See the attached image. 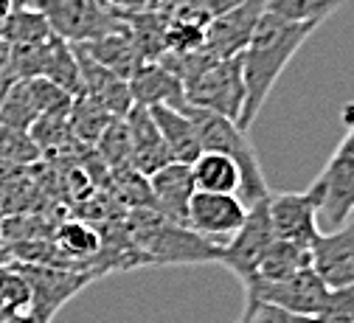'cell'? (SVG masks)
<instances>
[{"label": "cell", "instance_id": "obj_1", "mask_svg": "<svg viewBox=\"0 0 354 323\" xmlns=\"http://www.w3.org/2000/svg\"><path fill=\"white\" fill-rule=\"evenodd\" d=\"M315 23H292L264 12L256 23V31L242 51V79H245V107L239 116V127L250 129L270 99L273 87L292 57L304 48V42L313 37Z\"/></svg>", "mask_w": 354, "mask_h": 323}, {"label": "cell", "instance_id": "obj_2", "mask_svg": "<svg viewBox=\"0 0 354 323\" xmlns=\"http://www.w3.org/2000/svg\"><path fill=\"white\" fill-rule=\"evenodd\" d=\"M183 113L192 118V124L200 135L203 152H223V155L236 160V166L242 172L239 197H242L245 205H253V203H259V200H264L270 194V186H268V180H264V172H261L256 147L248 138V129H242L236 121H231L225 116H216L211 110L194 107L189 102H186Z\"/></svg>", "mask_w": 354, "mask_h": 323}, {"label": "cell", "instance_id": "obj_3", "mask_svg": "<svg viewBox=\"0 0 354 323\" xmlns=\"http://www.w3.org/2000/svg\"><path fill=\"white\" fill-rule=\"evenodd\" d=\"M138 248L141 261L149 264H219V253H223V242L205 239L186 225L163 219L160 214L141 225Z\"/></svg>", "mask_w": 354, "mask_h": 323}, {"label": "cell", "instance_id": "obj_4", "mask_svg": "<svg viewBox=\"0 0 354 323\" xmlns=\"http://www.w3.org/2000/svg\"><path fill=\"white\" fill-rule=\"evenodd\" d=\"M348 132L337 144L335 155L324 166V172L315 177L321 189V211L318 225L321 230H335L348 222L354 214V104L346 107Z\"/></svg>", "mask_w": 354, "mask_h": 323}, {"label": "cell", "instance_id": "obj_5", "mask_svg": "<svg viewBox=\"0 0 354 323\" xmlns=\"http://www.w3.org/2000/svg\"><path fill=\"white\" fill-rule=\"evenodd\" d=\"M46 17L51 31L71 45L93 42L121 26L113 3L104 0H28Z\"/></svg>", "mask_w": 354, "mask_h": 323}, {"label": "cell", "instance_id": "obj_6", "mask_svg": "<svg viewBox=\"0 0 354 323\" xmlns=\"http://www.w3.org/2000/svg\"><path fill=\"white\" fill-rule=\"evenodd\" d=\"M28 284V312H34L42 323H51L65 301H71L84 284L96 279V270H73V267H48V264H31L15 261Z\"/></svg>", "mask_w": 354, "mask_h": 323}, {"label": "cell", "instance_id": "obj_7", "mask_svg": "<svg viewBox=\"0 0 354 323\" xmlns=\"http://www.w3.org/2000/svg\"><path fill=\"white\" fill-rule=\"evenodd\" d=\"M186 102L216 116L239 121L245 107V79H242V54L211 65L192 84H186Z\"/></svg>", "mask_w": 354, "mask_h": 323}, {"label": "cell", "instance_id": "obj_8", "mask_svg": "<svg viewBox=\"0 0 354 323\" xmlns=\"http://www.w3.org/2000/svg\"><path fill=\"white\" fill-rule=\"evenodd\" d=\"M268 211L273 222L276 239L298 242L304 248H313V242L321 237L318 211H321V189L313 180L304 192H279L268 194Z\"/></svg>", "mask_w": 354, "mask_h": 323}, {"label": "cell", "instance_id": "obj_9", "mask_svg": "<svg viewBox=\"0 0 354 323\" xmlns=\"http://www.w3.org/2000/svg\"><path fill=\"white\" fill-rule=\"evenodd\" d=\"M245 301H261V304H276L281 309L298 312V315H321L329 287L313 267L298 270L290 279L281 282H261L250 279L245 282Z\"/></svg>", "mask_w": 354, "mask_h": 323}, {"label": "cell", "instance_id": "obj_10", "mask_svg": "<svg viewBox=\"0 0 354 323\" xmlns=\"http://www.w3.org/2000/svg\"><path fill=\"white\" fill-rule=\"evenodd\" d=\"M273 239H276V234H273V222H270V211H268V197H264V200L248 205V216H245L242 228L231 237V242L223 245L219 264L228 267L245 284L248 279H253L264 250L270 248Z\"/></svg>", "mask_w": 354, "mask_h": 323}, {"label": "cell", "instance_id": "obj_11", "mask_svg": "<svg viewBox=\"0 0 354 323\" xmlns=\"http://www.w3.org/2000/svg\"><path fill=\"white\" fill-rule=\"evenodd\" d=\"M261 15H264V0H242L239 6H234L231 12L214 17L205 26L203 48L214 59L239 57L248 48V42H250Z\"/></svg>", "mask_w": 354, "mask_h": 323}, {"label": "cell", "instance_id": "obj_12", "mask_svg": "<svg viewBox=\"0 0 354 323\" xmlns=\"http://www.w3.org/2000/svg\"><path fill=\"white\" fill-rule=\"evenodd\" d=\"M248 216V205L239 194H211V192H194L189 203L186 228L205 239H225L234 237Z\"/></svg>", "mask_w": 354, "mask_h": 323}, {"label": "cell", "instance_id": "obj_13", "mask_svg": "<svg viewBox=\"0 0 354 323\" xmlns=\"http://www.w3.org/2000/svg\"><path fill=\"white\" fill-rule=\"evenodd\" d=\"M313 270L326 287L354 284V214L335 230H321L313 242Z\"/></svg>", "mask_w": 354, "mask_h": 323}, {"label": "cell", "instance_id": "obj_14", "mask_svg": "<svg viewBox=\"0 0 354 323\" xmlns=\"http://www.w3.org/2000/svg\"><path fill=\"white\" fill-rule=\"evenodd\" d=\"M147 180H149V192H152V208L169 222L186 225L189 203L197 192L194 177H192V166L171 160L163 169H158L155 174H149Z\"/></svg>", "mask_w": 354, "mask_h": 323}, {"label": "cell", "instance_id": "obj_15", "mask_svg": "<svg viewBox=\"0 0 354 323\" xmlns=\"http://www.w3.org/2000/svg\"><path fill=\"white\" fill-rule=\"evenodd\" d=\"M73 54L82 71V87L87 99H93L99 107H104L113 118H124L132 110V96H129V82L121 79L118 73H113L110 68L99 65L96 59H91L84 54L82 45H73Z\"/></svg>", "mask_w": 354, "mask_h": 323}, {"label": "cell", "instance_id": "obj_16", "mask_svg": "<svg viewBox=\"0 0 354 323\" xmlns=\"http://www.w3.org/2000/svg\"><path fill=\"white\" fill-rule=\"evenodd\" d=\"M127 132H129V147H132V169L138 174L149 177L166 163H171L169 147L163 141V135L149 113V107L132 104V110L124 116Z\"/></svg>", "mask_w": 354, "mask_h": 323}, {"label": "cell", "instance_id": "obj_17", "mask_svg": "<svg viewBox=\"0 0 354 323\" xmlns=\"http://www.w3.org/2000/svg\"><path fill=\"white\" fill-rule=\"evenodd\" d=\"M127 82H129L132 104H141V107L166 104L174 110L186 107V87H183L180 76H174L160 62H144Z\"/></svg>", "mask_w": 354, "mask_h": 323}, {"label": "cell", "instance_id": "obj_18", "mask_svg": "<svg viewBox=\"0 0 354 323\" xmlns=\"http://www.w3.org/2000/svg\"><path fill=\"white\" fill-rule=\"evenodd\" d=\"M163 141L169 147V155L174 163H186L192 166L200 155H203V144H200V135L192 124V118L183 113V110H174V107H166V104H155L149 107Z\"/></svg>", "mask_w": 354, "mask_h": 323}, {"label": "cell", "instance_id": "obj_19", "mask_svg": "<svg viewBox=\"0 0 354 323\" xmlns=\"http://www.w3.org/2000/svg\"><path fill=\"white\" fill-rule=\"evenodd\" d=\"M82 48L91 59H96L99 65L110 68L121 79H129L144 65V59H141V54L136 48V39H132L129 26L124 20H121V26L115 31H110V34L93 39V42H82Z\"/></svg>", "mask_w": 354, "mask_h": 323}, {"label": "cell", "instance_id": "obj_20", "mask_svg": "<svg viewBox=\"0 0 354 323\" xmlns=\"http://www.w3.org/2000/svg\"><path fill=\"white\" fill-rule=\"evenodd\" d=\"M192 177L197 192H211V194H239L242 186V172L236 160L223 152H203L192 163Z\"/></svg>", "mask_w": 354, "mask_h": 323}, {"label": "cell", "instance_id": "obj_21", "mask_svg": "<svg viewBox=\"0 0 354 323\" xmlns=\"http://www.w3.org/2000/svg\"><path fill=\"white\" fill-rule=\"evenodd\" d=\"M313 267V248H304L298 242H287V239H273L270 248L264 250L253 279L261 282H281L290 279L298 270ZM250 282V279H248Z\"/></svg>", "mask_w": 354, "mask_h": 323}, {"label": "cell", "instance_id": "obj_22", "mask_svg": "<svg viewBox=\"0 0 354 323\" xmlns=\"http://www.w3.org/2000/svg\"><path fill=\"white\" fill-rule=\"evenodd\" d=\"M54 245L59 248V253L73 270H82L102 250V237L93 225H87L82 219H65L54 234Z\"/></svg>", "mask_w": 354, "mask_h": 323}, {"label": "cell", "instance_id": "obj_23", "mask_svg": "<svg viewBox=\"0 0 354 323\" xmlns=\"http://www.w3.org/2000/svg\"><path fill=\"white\" fill-rule=\"evenodd\" d=\"M242 0H169L160 9V17L166 23H194V26H208L214 17L231 12Z\"/></svg>", "mask_w": 354, "mask_h": 323}, {"label": "cell", "instance_id": "obj_24", "mask_svg": "<svg viewBox=\"0 0 354 323\" xmlns=\"http://www.w3.org/2000/svg\"><path fill=\"white\" fill-rule=\"evenodd\" d=\"M346 0H264V12L292 23H315L321 26L337 9H343Z\"/></svg>", "mask_w": 354, "mask_h": 323}, {"label": "cell", "instance_id": "obj_25", "mask_svg": "<svg viewBox=\"0 0 354 323\" xmlns=\"http://www.w3.org/2000/svg\"><path fill=\"white\" fill-rule=\"evenodd\" d=\"M113 116L99 107L93 99H87V96H76L71 102V127H73V135L82 138V141L87 144H96L102 132L110 127Z\"/></svg>", "mask_w": 354, "mask_h": 323}, {"label": "cell", "instance_id": "obj_26", "mask_svg": "<svg viewBox=\"0 0 354 323\" xmlns=\"http://www.w3.org/2000/svg\"><path fill=\"white\" fill-rule=\"evenodd\" d=\"M39 158L42 152L26 129L0 124V160L12 166H28V163H37Z\"/></svg>", "mask_w": 354, "mask_h": 323}, {"label": "cell", "instance_id": "obj_27", "mask_svg": "<svg viewBox=\"0 0 354 323\" xmlns=\"http://www.w3.org/2000/svg\"><path fill=\"white\" fill-rule=\"evenodd\" d=\"M239 323H321L315 315H298L290 309H281L276 304H261V301H245V312Z\"/></svg>", "mask_w": 354, "mask_h": 323}, {"label": "cell", "instance_id": "obj_28", "mask_svg": "<svg viewBox=\"0 0 354 323\" xmlns=\"http://www.w3.org/2000/svg\"><path fill=\"white\" fill-rule=\"evenodd\" d=\"M321 323H354V284L329 287L326 304L318 315Z\"/></svg>", "mask_w": 354, "mask_h": 323}, {"label": "cell", "instance_id": "obj_29", "mask_svg": "<svg viewBox=\"0 0 354 323\" xmlns=\"http://www.w3.org/2000/svg\"><path fill=\"white\" fill-rule=\"evenodd\" d=\"M169 0H113L115 12H127V15H155L160 12Z\"/></svg>", "mask_w": 354, "mask_h": 323}, {"label": "cell", "instance_id": "obj_30", "mask_svg": "<svg viewBox=\"0 0 354 323\" xmlns=\"http://www.w3.org/2000/svg\"><path fill=\"white\" fill-rule=\"evenodd\" d=\"M0 323H42V320L28 309H6L0 312Z\"/></svg>", "mask_w": 354, "mask_h": 323}, {"label": "cell", "instance_id": "obj_31", "mask_svg": "<svg viewBox=\"0 0 354 323\" xmlns=\"http://www.w3.org/2000/svg\"><path fill=\"white\" fill-rule=\"evenodd\" d=\"M23 3V0H0V28H3V23L15 15V9Z\"/></svg>", "mask_w": 354, "mask_h": 323}, {"label": "cell", "instance_id": "obj_32", "mask_svg": "<svg viewBox=\"0 0 354 323\" xmlns=\"http://www.w3.org/2000/svg\"><path fill=\"white\" fill-rule=\"evenodd\" d=\"M6 261H9V250L0 248V264H6Z\"/></svg>", "mask_w": 354, "mask_h": 323}, {"label": "cell", "instance_id": "obj_33", "mask_svg": "<svg viewBox=\"0 0 354 323\" xmlns=\"http://www.w3.org/2000/svg\"><path fill=\"white\" fill-rule=\"evenodd\" d=\"M104 3H113V0H104Z\"/></svg>", "mask_w": 354, "mask_h": 323}]
</instances>
